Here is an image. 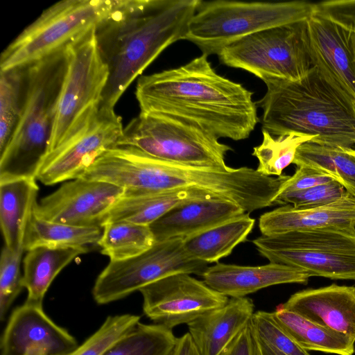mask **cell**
<instances>
[{"label": "cell", "mask_w": 355, "mask_h": 355, "mask_svg": "<svg viewBox=\"0 0 355 355\" xmlns=\"http://www.w3.org/2000/svg\"><path fill=\"white\" fill-rule=\"evenodd\" d=\"M254 223L255 220L245 213L184 239V250L193 259L207 263L218 262L246 240Z\"/></svg>", "instance_id": "4316f807"}, {"label": "cell", "mask_w": 355, "mask_h": 355, "mask_svg": "<svg viewBox=\"0 0 355 355\" xmlns=\"http://www.w3.org/2000/svg\"><path fill=\"white\" fill-rule=\"evenodd\" d=\"M87 252V247H37L27 251L22 275L23 286L28 292L26 302L42 306L47 290L60 272Z\"/></svg>", "instance_id": "d4e9b609"}, {"label": "cell", "mask_w": 355, "mask_h": 355, "mask_svg": "<svg viewBox=\"0 0 355 355\" xmlns=\"http://www.w3.org/2000/svg\"><path fill=\"white\" fill-rule=\"evenodd\" d=\"M39 191L35 180L0 183V224L5 245L13 251L24 250L29 217Z\"/></svg>", "instance_id": "cb8c5ba5"}, {"label": "cell", "mask_w": 355, "mask_h": 355, "mask_svg": "<svg viewBox=\"0 0 355 355\" xmlns=\"http://www.w3.org/2000/svg\"><path fill=\"white\" fill-rule=\"evenodd\" d=\"M177 340L172 329L139 322L104 355H171Z\"/></svg>", "instance_id": "4dcf8cb0"}, {"label": "cell", "mask_w": 355, "mask_h": 355, "mask_svg": "<svg viewBox=\"0 0 355 355\" xmlns=\"http://www.w3.org/2000/svg\"><path fill=\"white\" fill-rule=\"evenodd\" d=\"M256 103L262 130L272 136H313V143L352 148L355 144V101L314 66L296 81L271 79Z\"/></svg>", "instance_id": "3957f363"}, {"label": "cell", "mask_w": 355, "mask_h": 355, "mask_svg": "<svg viewBox=\"0 0 355 355\" xmlns=\"http://www.w3.org/2000/svg\"><path fill=\"white\" fill-rule=\"evenodd\" d=\"M98 242L101 253L110 261L131 259L150 249L155 243L148 225L125 221L106 223Z\"/></svg>", "instance_id": "f546056e"}, {"label": "cell", "mask_w": 355, "mask_h": 355, "mask_svg": "<svg viewBox=\"0 0 355 355\" xmlns=\"http://www.w3.org/2000/svg\"><path fill=\"white\" fill-rule=\"evenodd\" d=\"M246 213L239 205L214 198L180 204L150 225L155 242L186 239Z\"/></svg>", "instance_id": "ffe728a7"}, {"label": "cell", "mask_w": 355, "mask_h": 355, "mask_svg": "<svg viewBox=\"0 0 355 355\" xmlns=\"http://www.w3.org/2000/svg\"><path fill=\"white\" fill-rule=\"evenodd\" d=\"M95 27L65 47L67 69L48 153L73 135L100 108L109 69L99 51Z\"/></svg>", "instance_id": "9c48e42d"}, {"label": "cell", "mask_w": 355, "mask_h": 355, "mask_svg": "<svg viewBox=\"0 0 355 355\" xmlns=\"http://www.w3.org/2000/svg\"><path fill=\"white\" fill-rule=\"evenodd\" d=\"M250 322L260 338L286 355H310L277 322L272 312L256 311Z\"/></svg>", "instance_id": "8d00e7d4"}, {"label": "cell", "mask_w": 355, "mask_h": 355, "mask_svg": "<svg viewBox=\"0 0 355 355\" xmlns=\"http://www.w3.org/2000/svg\"><path fill=\"white\" fill-rule=\"evenodd\" d=\"M330 175L312 168L300 166L284 183L281 193L297 191L334 181Z\"/></svg>", "instance_id": "f35d334b"}, {"label": "cell", "mask_w": 355, "mask_h": 355, "mask_svg": "<svg viewBox=\"0 0 355 355\" xmlns=\"http://www.w3.org/2000/svg\"><path fill=\"white\" fill-rule=\"evenodd\" d=\"M67 69L65 48L25 66V91L17 125L0 153V183L37 180L48 153Z\"/></svg>", "instance_id": "5b68a950"}, {"label": "cell", "mask_w": 355, "mask_h": 355, "mask_svg": "<svg viewBox=\"0 0 355 355\" xmlns=\"http://www.w3.org/2000/svg\"><path fill=\"white\" fill-rule=\"evenodd\" d=\"M207 264L188 255L184 248V239L155 242L138 256L121 261H110L96 278L92 295L96 303L109 304L173 274L201 276Z\"/></svg>", "instance_id": "7c38bea8"}, {"label": "cell", "mask_w": 355, "mask_h": 355, "mask_svg": "<svg viewBox=\"0 0 355 355\" xmlns=\"http://www.w3.org/2000/svg\"><path fill=\"white\" fill-rule=\"evenodd\" d=\"M329 227L355 228V196L349 193L337 202L313 208L283 205L262 214L259 220L262 235Z\"/></svg>", "instance_id": "7402d4cb"}, {"label": "cell", "mask_w": 355, "mask_h": 355, "mask_svg": "<svg viewBox=\"0 0 355 355\" xmlns=\"http://www.w3.org/2000/svg\"><path fill=\"white\" fill-rule=\"evenodd\" d=\"M293 164L330 175L355 196V149L306 142L297 148Z\"/></svg>", "instance_id": "f1b7e54d"}, {"label": "cell", "mask_w": 355, "mask_h": 355, "mask_svg": "<svg viewBox=\"0 0 355 355\" xmlns=\"http://www.w3.org/2000/svg\"><path fill=\"white\" fill-rule=\"evenodd\" d=\"M254 309L250 298L232 297L187 324L198 354L219 355L250 323Z\"/></svg>", "instance_id": "44dd1931"}, {"label": "cell", "mask_w": 355, "mask_h": 355, "mask_svg": "<svg viewBox=\"0 0 355 355\" xmlns=\"http://www.w3.org/2000/svg\"><path fill=\"white\" fill-rule=\"evenodd\" d=\"M257 335V334H256ZM257 338L261 355H286L268 343H266L257 335Z\"/></svg>", "instance_id": "b9f144b4"}, {"label": "cell", "mask_w": 355, "mask_h": 355, "mask_svg": "<svg viewBox=\"0 0 355 355\" xmlns=\"http://www.w3.org/2000/svg\"><path fill=\"white\" fill-rule=\"evenodd\" d=\"M307 24L314 66L355 101V31L315 12Z\"/></svg>", "instance_id": "e0dca14e"}, {"label": "cell", "mask_w": 355, "mask_h": 355, "mask_svg": "<svg viewBox=\"0 0 355 355\" xmlns=\"http://www.w3.org/2000/svg\"><path fill=\"white\" fill-rule=\"evenodd\" d=\"M201 276L210 288L231 298L244 297L277 284H306L310 277L297 268L270 262L258 266L217 263L207 267Z\"/></svg>", "instance_id": "d6986e66"}, {"label": "cell", "mask_w": 355, "mask_h": 355, "mask_svg": "<svg viewBox=\"0 0 355 355\" xmlns=\"http://www.w3.org/2000/svg\"><path fill=\"white\" fill-rule=\"evenodd\" d=\"M259 354L257 335L250 322L219 355H259Z\"/></svg>", "instance_id": "ab89813d"}, {"label": "cell", "mask_w": 355, "mask_h": 355, "mask_svg": "<svg viewBox=\"0 0 355 355\" xmlns=\"http://www.w3.org/2000/svg\"><path fill=\"white\" fill-rule=\"evenodd\" d=\"M171 355H199L189 332L178 338Z\"/></svg>", "instance_id": "60d3db41"}, {"label": "cell", "mask_w": 355, "mask_h": 355, "mask_svg": "<svg viewBox=\"0 0 355 355\" xmlns=\"http://www.w3.org/2000/svg\"><path fill=\"white\" fill-rule=\"evenodd\" d=\"M218 55L224 64L245 70L263 82L299 80L314 67L307 19L243 37L225 46Z\"/></svg>", "instance_id": "ba28073f"}, {"label": "cell", "mask_w": 355, "mask_h": 355, "mask_svg": "<svg viewBox=\"0 0 355 355\" xmlns=\"http://www.w3.org/2000/svg\"><path fill=\"white\" fill-rule=\"evenodd\" d=\"M270 263L309 277L355 280V228L329 227L262 235L252 241Z\"/></svg>", "instance_id": "52a82bcc"}, {"label": "cell", "mask_w": 355, "mask_h": 355, "mask_svg": "<svg viewBox=\"0 0 355 355\" xmlns=\"http://www.w3.org/2000/svg\"><path fill=\"white\" fill-rule=\"evenodd\" d=\"M281 306L355 339V286L336 284L297 291Z\"/></svg>", "instance_id": "ac0fdd59"}, {"label": "cell", "mask_w": 355, "mask_h": 355, "mask_svg": "<svg viewBox=\"0 0 355 355\" xmlns=\"http://www.w3.org/2000/svg\"><path fill=\"white\" fill-rule=\"evenodd\" d=\"M125 189L97 180L77 178L36 201L33 213L37 217L76 226H99Z\"/></svg>", "instance_id": "9a60e30c"}, {"label": "cell", "mask_w": 355, "mask_h": 355, "mask_svg": "<svg viewBox=\"0 0 355 355\" xmlns=\"http://www.w3.org/2000/svg\"><path fill=\"white\" fill-rule=\"evenodd\" d=\"M262 135V142L253 148L252 155L259 161L256 170L266 176H281L283 170L293 162L299 146L306 142L313 143L315 139L313 136L294 133L275 138L264 130Z\"/></svg>", "instance_id": "1f68e13d"}, {"label": "cell", "mask_w": 355, "mask_h": 355, "mask_svg": "<svg viewBox=\"0 0 355 355\" xmlns=\"http://www.w3.org/2000/svg\"><path fill=\"white\" fill-rule=\"evenodd\" d=\"M78 347L42 306L25 302L11 313L1 339V355H67Z\"/></svg>", "instance_id": "2e32d148"}, {"label": "cell", "mask_w": 355, "mask_h": 355, "mask_svg": "<svg viewBox=\"0 0 355 355\" xmlns=\"http://www.w3.org/2000/svg\"><path fill=\"white\" fill-rule=\"evenodd\" d=\"M349 192L338 181L306 189L283 192L275 200V205H291L296 208H313L324 206L345 198Z\"/></svg>", "instance_id": "d590c367"}, {"label": "cell", "mask_w": 355, "mask_h": 355, "mask_svg": "<svg viewBox=\"0 0 355 355\" xmlns=\"http://www.w3.org/2000/svg\"><path fill=\"white\" fill-rule=\"evenodd\" d=\"M116 146H130L172 163L227 169L230 146L193 125L164 116L140 112L125 128Z\"/></svg>", "instance_id": "8fae6325"}, {"label": "cell", "mask_w": 355, "mask_h": 355, "mask_svg": "<svg viewBox=\"0 0 355 355\" xmlns=\"http://www.w3.org/2000/svg\"><path fill=\"white\" fill-rule=\"evenodd\" d=\"M214 198L218 197L196 189L159 192L125 190L110 210L102 227L106 223L116 221L150 226L180 204Z\"/></svg>", "instance_id": "603a6c76"}, {"label": "cell", "mask_w": 355, "mask_h": 355, "mask_svg": "<svg viewBox=\"0 0 355 355\" xmlns=\"http://www.w3.org/2000/svg\"><path fill=\"white\" fill-rule=\"evenodd\" d=\"M25 91V67L1 71L0 153L6 147L20 118Z\"/></svg>", "instance_id": "d6a6232c"}, {"label": "cell", "mask_w": 355, "mask_h": 355, "mask_svg": "<svg viewBox=\"0 0 355 355\" xmlns=\"http://www.w3.org/2000/svg\"><path fill=\"white\" fill-rule=\"evenodd\" d=\"M315 12L355 31V0H330L315 3Z\"/></svg>", "instance_id": "74e56055"}, {"label": "cell", "mask_w": 355, "mask_h": 355, "mask_svg": "<svg viewBox=\"0 0 355 355\" xmlns=\"http://www.w3.org/2000/svg\"><path fill=\"white\" fill-rule=\"evenodd\" d=\"M24 250L13 251L6 245L0 259V319L3 321L24 288L20 264Z\"/></svg>", "instance_id": "e575fe53"}, {"label": "cell", "mask_w": 355, "mask_h": 355, "mask_svg": "<svg viewBox=\"0 0 355 355\" xmlns=\"http://www.w3.org/2000/svg\"><path fill=\"white\" fill-rule=\"evenodd\" d=\"M135 94L141 112L178 120L217 139H247L259 121L252 92L218 74L205 54L140 77Z\"/></svg>", "instance_id": "6da1fadb"}, {"label": "cell", "mask_w": 355, "mask_h": 355, "mask_svg": "<svg viewBox=\"0 0 355 355\" xmlns=\"http://www.w3.org/2000/svg\"><path fill=\"white\" fill-rule=\"evenodd\" d=\"M259 350H260V349H259ZM259 355H261V352H260V354H259Z\"/></svg>", "instance_id": "7bdbcfd3"}, {"label": "cell", "mask_w": 355, "mask_h": 355, "mask_svg": "<svg viewBox=\"0 0 355 355\" xmlns=\"http://www.w3.org/2000/svg\"><path fill=\"white\" fill-rule=\"evenodd\" d=\"M102 232V227L52 222L37 217L32 211L25 232L24 248L28 251L37 247H86L98 243Z\"/></svg>", "instance_id": "83f0119b"}, {"label": "cell", "mask_w": 355, "mask_h": 355, "mask_svg": "<svg viewBox=\"0 0 355 355\" xmlns=\"http://www.w3.org/2000/svg\"><path fill=\"white\" fill-rule=\"evenodd\" d=\"M114 0H64L46 9L2 52L1 71L27 66L58 50L96 26Z\"/></svg>", "instance_id": "30bf717a"}, {"label": "cell", "mask_w": 355, "mask_h": 355, "mask_svg": "<svg viewBox=\"0 0 355 355\" xmlns=\"http://www.w3.org/2000/svg\"><path fill=\"white\" fill-rule=\"evenodd\" d=\"M123 130L114 109L100 106L73 135L46 154L37 180L53 185L81 178L99 156L116 146Z\"/></svg>", "instance_id": "4fadbf2b"}, {"label": "cell", "mask_w": 355, "mask_h": 355, "mask_svg": "<svg viewBox=\"0 0 355 355\" xmlns=\"http://www.w3.org/2000/svg\"><path fill=\"white\" fill-rule=\"evenodd\" d=\"M139 292L144 314L155 324L171 329L189 324L229 300L227 296L189 273L167 276L141 288Z\"/></svg>", "instance_id": "5bb4252c"}, {"label": "cell", "mask_w": 355, "mask_h": 355, "mask_svg": "<svg viewBox=\"0 0 355 355\" xmlns=\"http://www.w3.org/2000/svg\"><path fill=\"white\" fill-rule=\"evenodd\" d=\"M272 313L277 322L306 351L336 355H353L355 352V339L345 334L318 325L280 304Z\"/></svg>", "instance_id": "484cf974"}, {"label": "cell", "mask_w": 355, "mask_h": 355, "mask_svg": "<svg viewBox=\"0 0 355 355\" xmlns=\"http://www.w3.org/2000/svg\"><path fill=\"white\" fill-rule=\"evenodd\" d=\"M113 175L115 183L126 190H200L232 201L248 214L275 205L291 177L266 176L247 166L221 169L172 163L133 148L119 155Z\"/></svg>", "instance_id": "277c9868"}, {"label": "cell", "mask_w": 355, "mask_h": 355, "mask_svg": "<svg viewBox=\"0 0 355 355\" xmlns=\"http://www.w3.org/2000/svg\"><path fill=\"white\" fill-rule=\"evenodd\" d=\"M200 0H114L95 27L109 69L101 107L114 109L121 96L168 46L184 40Z\"/></svg>", "instance_id": "7a4b0ae2"}, {"label": "cell", "mask_w": 355, "mask_h": 355, "mask_svg": "<svg viewBox=\"0 0 355 355\" xmlns=\"http://www.w3.org/2000/svg\"><path fill=\"white\" fill-rule=\"evenodd\" d=\"M139 320V315L132 314L108 316L96 331L67 355H104Z\"/></svg>", "instance_id": "836d02e7"}, {"label": "cell", "mask_w": 355, "mask_h": 355, "mask_svg": "<svg viewBox=\"0 0 355 355\" xmlns=\"http://www.w3.org/2000/svg\"><path fill=\"white\" fill-rule=\"evenodd\" d=\"M315 3L304 1L243 2L200 0L184 40L202 54L218 55L228 44L254 33L308 19Z\"/></svg>", "instance_id": "8992f818"}]
</instances>
